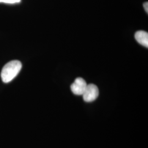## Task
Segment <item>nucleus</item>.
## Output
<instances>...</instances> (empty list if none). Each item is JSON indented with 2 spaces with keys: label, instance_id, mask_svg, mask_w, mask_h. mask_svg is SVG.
Segmentation results:
<instances>
[{
  "label": "nucleus",
  "instance_id": "nucleus-1",
  "mask_svg": "<svg viewBox=\"0 0 148 148\" xmlns=\"http://www.w3.org/2000/svg\"><path fill=\"white\" fill-rule=\"evenodd\" d=\"M22 68L21 62L19 60H12L6 64L2 70L1 76L4 83H8L14 79L19 74Z\"/></svg>",
  "mask_w": 148,
  "mask_h": 148
},
{
  "label": "nucleus",
  "instance_id": "nucleus-2",
  "mask_svg": "<svg viewBox=\"0 0 148 148\" xmlns=\"http://www.w3.org/2000/svg\"><path fill=\"white\" fill-rule=\"evenodd\" d=\"M99 95L98 87L94 84L87 85L83 94V98L86 102H92L95 101Z\"/></svg>",
  "mask_w": 148,
  "mask_h": 148
},
{
  "label": "nucleus",
  "instance_id": "nucleus-3",
  "mask_svg": "<svg viewBox=\"0 0 148 148\" xmlns=\"http://www.w3.org/2000/svg\"><path fill=\"white\" fill-rule=\"evenodd\" d=\"M87 84L85 79L81 77H78L75 80L74 83L71 85V90L74 95H82L87 87Z\"/></svg>",
  "mask_w": 148,
  "mask_h": 148
},
{
  "label": "nucleus",
  "instance_id": "nucleus-4",
  "mask_svg": "<svg viewBox=\"0 0 148 148\" xmlns=\"http://www.w3.org/2000/svg\"><path fill=\"white\" fill-rule=\"evenodd\" d=\"M135 38L138 42L143 46L148 47V34L144 31H138L135 34Z\"/></svg>",
  "mask_w": 148,
  "mask_h": 148
},
{
  "label": "nucleus",
  "instance_id": "nucleus-5",
  "mask_svg": "<svg viewBox=\"0 0 148 148\" xmlns=\"http://www.w3.org/2000/svg\"><path fill=\"white\" fill-rule=\"evenodd\" d=\"M21 0H0V3H5L9 4H14L21 2Z\"/></svg>",
  "mask_w": 148,
  "mask_h": 148
},
{
  "label": "nucleus",
  "instance_id": "nucleus-6",
  "mask_svg": "<svg viewBox=\"0 0 148 148\" xmlns=\"http://www.w3.org/2000/svg\"><path fill=\"white\" fill-rule=\"evenodd\" d=\"M143 6H144V8L145 9V12L148 13V2H145L144 4H143Z\"/></svg>",
  "mask_w": 148,
  "mask_h": 148
}]
</instances>
